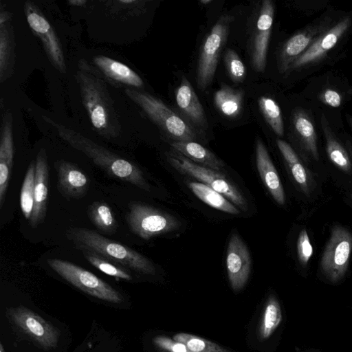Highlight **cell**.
<instances>
[{
    "instance_id": "cell-9",
    "label": "cell",
    "mask_w": 352,
    "mask_h": 352,
    "mask_svg": "<svg viewBox=\"0 0 352 352\" xmlns=\"http://www.w3.org/2000/svg\"><path fill=\"white\" fill-rule=\"evenodd\" d=\"M351 252L352 233L342 226H334L320 262L323 274L331 282L337 283L344 277Z\"/></svg>"
},
{
    "instance_id": "cell-14",
    "label": "cell",
    "mask_w": 352,
    "mask_h": 352,
    "mask_svg": "<svg viewBox=\"0 0 352 352\" xmlns=\"http://www.w3.org/2000/svg\"><path fill=\"white\" fill-rule=\"evenodd\" d=\"M57 172L58 189L69 199H80L88 191L89 181L87 175L75 164L65 160L54 163Z\"/></svg>"
},
{
    "instance_id": "cell-25",
    "label": "cell",
    "mask_w": 352,
    "mask_h": 352,
    "mask_svg": "<svg viewBox=\"0 0 352 352\" xmlns=\"http://www.w3.org/2000/svg\"><path fill=\"white\" fill-rule=\"evenodd\" d=\"M87 215L92 224L106 234H113L118 229V222L111 207L103 201H96L89 206Z\"/></svg>"
},
{
    "instance_id": "cell-26",
    "label": "cell",
    "mask_w": 352,
    "mask_h": 352,
    "mask_svg": "<svg viewBox=\"0 0 352 352\" xmlns=\"http://www.w3.org/2000/svg\"><path fill=\"white\" fill-rule=\"evenodd\" d=\"M293 123L296 133L306 148L317 160L318 157L317 137L313 123L302 111H298L294 114Z\"/></svg>"
},
{
    "instance_id": "cell-16",
    "label": "cell",
    "mask_w": 352,
    "mask_h": 352,
    "mask_svg": "<svg viewBox=\"0 0 352 352\" xmlns=\"http://www.w3.org/2000/svg\"><path fill=\"white\" fill-rule=\"evenodd\" d=\"M14 157L12 117L6 113L2 119L0 141V208L5 201Z\"/></svg>"
},
{
    "instance_id": "cell-24",
    "label": "cell",
    "mask_w": 352,
    "mask_h": 352,
    "mask_svg": "<svg viewBox=\"0 0 352 352\" xmlns=\"http://www.w3.org/2000/svg\"><path fill=\"white\" fill-rule=\"evenodd\" d=\"M311 41V36L305 33H298L292 36L284 44L280 52L279 70L281 72L288 70L292 64L308 48Z\"/></svg>"
},
{
    "instance_id": "cell-27",
    "label": "cell",
    "mask_w": 352,
    "mask_h": 352,
    "mask_svg": "<svg viewBox=\"0 0 352 352\" xmlns=\"http://www.w3.org/2000/svg\"><path fill=\"white\" fill-rule=\"evenodd\" d=\"M282 311L278 301L270 296L265 304L263 319L259 327L261 340L269 338L282 321Z\"/></svg>"
},
{
    "instance_id": "cell-8",
    "label": "cell",
    "mask_w": 352,
    "mask_h": 352,
    "mask_svg": "<svg viewBox=\"0 0 352 352\" xmlns=\"http://www.w3.org/2000/svg\"><path fill=\"white\" fill-rule=\"evenodd\" d=\"M126 221L131 232L144 240L177 230L179 226L177 219L169 214L135 202L129 204Z\"/></svg>"
},
{
    "instance_id": "cell-34",
    "label": "cell",
    "mask_w": 352,
    "mask_h": 352,
    "mask_svg": "<svg viewBox=\"0 0 352 352\" xmlns=\"http://www.w3.org/2000/svg\"><path fill=\"white\" fill-rule=\"evenodd\" d=\"M224 60L228 74L232 82H243L246 76V69L238 54L232 49H228L224 54Z\"/></svg>"
},
{
    "instance_id": "cell-35",
    "label": "cell",
    "mask_w": 352,
    "mask_h": 352,
    "mask_svg": "<svg viewBox=\"0 0 352 352\" xmlns=\"http://www.w3.org/2000/svg\"><path fill=\"white\" fill-rule=\"evenodd\" d=\"M11 53V40L6 23L0 24V78L2 82L6 75Z\"/></svg>"
},
{
    "instance_id": "cell-23",
    "label": "cell",
    "mask_w": 352,
    "mask_h": 352,
    "mask_svg": "<svg viewBox=\"0 0 352 352\" xmlns=\"http://www.w3.org/2000/svg\"><path fill=\"white\" fill-rule=\"evenodd\" d=\"M188 187L201 201L217 210L231 214L241 212L226 197L203 183L192 182L188 184Z\"/></svg>"
},
{
    "instance_id": "cell-32",
    "label": "cell",
    "mask_w": 352,
    "mask_h": 352,
    "mask_svg": "<svg viewBox=\"0 0 352 352\" xmlns=\"http://www.w3.org/2000/svg\"><path fill=\"white\" fill-rule=\"evenodd\" d=\"M173 340L183 343L192 352H229L213 342L189 333H177L173 336Z\"/></svg>"
},
{
    "instance_id": "cell-15",
    "label": "cell",
    "mask_w": 352,
    "mask_h": 352,
    "mask_svg": "<svg viewBox=\"0 0 352 352\" xmlns=\"http://www.w3.org/2000/svg\"><path fill=\"white\" fill-rule=\"evenodd\" d=\"M48 192L49 167L46 151L42 148L37 154L36 159L34 204L30 220L32 228L37 227L46 217Z\"/></svg>"
},
{
    "instance_id": "cell-13",
    "label": "cell",
    "mask_w": 352,
    "mask_h": 352,
    "mask_svg": "<svg viewBox=\"0 0 352 352\" xmlns=\"http://www.w3.org/2000/svg\"><path fill=\"white\" fill-rule=\"evenodd\" d=\"M226 268L232 289L241 290L246 284L251 269L250 252L241 238L233 233L227 249Z\"/></svg>"
},
{
    "instance_id": "cell-38",
    "label": "cell",
    "mask_w": 352,
    "mask_h": 352,
    "mask_svg": "<svg viewBox=\"0 0 352 352\" xmlns=\"http://www.w3.org/2000/svg\"><path fill=\"white\" fill-rule=\"evenodd\" d=\"M321 100L332 107H338L342 102L341 96L338 92L333 89H326L321 95Z\"/></svg>"
},
{
    "instance_id": "cell-41",
    "label": "cell",
    "mask_w": 352,
    "mask_h": 352,
    "mask_svg": "<svg viewBox=\"0 0 352 352\" xmlns=\"http://www.w3.org/2000/svg\"><path fill=\"white\" fill-rule=\"evenodd\" d=\"M203 4H207L211 2V0H201L200 1Z\"/></svg>"
},
{
    "instance_id": "cell-20",
    "label": "cell",
    "mask_w": 352,
    "mask_h": 352,
    "mask_svg": "<svg viewBox=\"0 0 352 352\" xmlns=\"http://www.w3.org/2000/svg\"><path fill=\"white\" fill-rule=\"evenodd\" d=\"M96 67L109 79L133 87H142L141 77L127 65L104 56L94 58Z\"/></svg>"
},
{
    "instance_id": "cell-33",
    "label": "cell",
    "mask_w": 352,
    "mask_h": 352,
    "mask_svg": "<svg viewBox=\"0 0 352 352\" xmlns=\"http://www.w3.org/2000/svg\"><path fill=\"white\" fill-rule=\"evenodd\" d=\"M327 153L330 160L340 170L349 172L351 164L349 155L342 146L325 130Z\"/></svg>"
},
{
    "instance_id": "cell-43",
    "label": "cell",
    "mask_w": 352,
    "mask_h": 352,
    "mask_svg": "<svg viewBox=\"0 0 352 352\" xmlns=\"http://www.w3.org/2000/svg\"><path fill=\"white\" fill-rule=\"evenodd\" d=\"M349 124H350L351 128L352 129V118H349Z\"/></svg>"
},
{
    "instance_id": "cell-2",
    "label": "cell",
    "mask_w": 352,
    "mask_h": 352,
    "mask_svg": "<svg viewBox=\"0 0 352 352\" xmlns=\"http://www.w3.org/2000/svg\"><path fill=\"white\" fill-rule=\"evenodd\" d=\"M76 79L92 126L104 138L116 137L119 124L104 81L85 59L78 63Z\"/></svg>"
},
{
    "instance_id": "cell-28",
    "label": "cell",
    "mask_w": 352,
    "mask_h": 352,
    "mask_svg": "<svg viewBox=\"0 0 352 352\" xmlns=\"http://www.w3.org/2000/svg\"><path fill=\"white\" fill-rule=\"evenodd\" d=\"M276 144L285 160L289 166L295 181L300 185L305 193H307V173L303 165L300 163L297 154L285 141L278 139Z\"/></svg>"
},
{
    "instance_id": "cell-40",
    "label": "cell",
    "mask_w": 352,
    "mask_h": 352,
    "mask_svg": "<svg viewBox=\"0 0 352 352\" xmlns=\"http://www.w3.org/2000/svg\"><path fill=\"white\" fill-rule=\"evenodd\" d=\"M67 3L71 6H82L86 3V0H69L67 1Z\"/></svg>"
},
{
    "instance_id": "cell-39",
    "label": "cell",
    "mask_w": 352,
    "mask_h": 352,
    "mask_svg": "<svg viewBox=\"0 0 352 352\" xmlns=\"http://www.w3.org/2000/svg\"><path fill=\"white\" fill-rule=\"evenodd\" d=\"M11 18V14L8 11H1L0 24L7 23Z\"/></svg>"
},
{
    "instance_id": "cell-10",
    "label": "cell",
    "mask_w": 352,
    "mask_h": 352,
    "mask_svg": "<svg viewBox=\"0 0 352 352\" xmlns=\"http://www.w3.org/2000/svg\"><path fill=\"white\" fill-rule=\"evenodd\" d=\"M274 15L273 2L270 0L262 1L255 16L248 45L252 66L257 72H264L266 67Z\"/></svg>"
},
{
    "instance_id": "cell-17",
    "label": "cell",
    "mask_w": 352,
    "mask_h": 352,
    "mask_svg": "<svg viewBox=\"0 0 352 352\" xmlns=\"http://www.w3.org/2000/svg\"><path fill=\"white\" fill-rule=\"evenodd\" d=\"M350 18L340 21L315 41L291 65L290 68H297L320 59L337 43L339 38L349 28Z\"/></svg>"
},
{
    "instance_id": "cell-6",
    "label": "cell",
    "mask_w": 352,
    "mask_h": 352,
    "mask_svg": "<svg viewBox=\"0 0 352 352\" xmlns=\"http://www.w3.org/2000/svg\"><path fill=\"white\" fill-rule=\"evenodd\" d=\"M168 160L173 167L180 173L188 175L212 188L242 210H248L246 199L224 175L198 165L177 151L170 154Z\"/></svg>"
},
{
    "instance_id": "cell-11",
    "label": "cell",
    "mask_w": 352,
    "mask_h": 352,
    "mask_svg": "<svg viewBox=\"0 0 352 352\" xmlns=\"http://www.w3.org/2000/svg\"><path fill=\"white\" fill-rule=\"evenodd\" d=\"M24 10L30 28L40 38L48 58L58 70L65 73L66 65L62 47L50 23L33 2L27 1Z\"/></svg>"
},
{
    "instance_id": "cell-12",
    "label": "cell",
    "mask_w": 352,
    "mask_h": 352,
    "mask_svg": "<svg viewBox=\"0 0 352 352\" xmlns=\"http://www.w3.org/2000/svg\"><path fill=\"white\" fill-rule=\"evenodd\" d=\"M8 314L16 326L45 349L57 345V330L34 311L20 306L9 309Z\"/></svg>"
},
{
    "instance_id": "cell-37",
    "label": "cell",
    "mask_w": 352,
    "mask_h": 352,
    "mask_svg": "<svg viewBox=\"0 0 352 352\" xmlns=\"http://www.w3.org/2000/svg\"><path fill=\"white\" fill-rule=\"evenodd\" d=\"M153 342L157 347L168 352H192L183 343L166 336H156L153 339Z\"/></svg>"
},
{
    "instance_id": "cell-22",
    "label": "cell",
    "mask_w": 352,
    "mask_h": 352,
    "mask_svg": "<svg viewBox=\"0 0 352 352\" xmlns=\"http://www.w3.org/2000/svg\"><path fill=\"white\" fill-rule=\"evenodd\" d=\"M243 91L226 85H221L214 94V102L217 109L225 116L234 118L241 113Z\"/></svg>"
},
{
    "instance_id": "cell-4",
    "label": "cell",
    "mask_w": 352,
    "mask_h": 352,
    "mask_svg": "<svg viewBox=\"0 0 352 352\" xmlns=\"http://www.w3.org/2000/svg\"><path fill=\"white\" fill-rule=\"evenodd\" d=\"M126 95L148 117L175 141H193L196 136L192 128L160 99L146 92L126 88Z\"/></svg>"
},
{
    "instance_id": "cell-7",
    "label": "cell",
    "mask_w": 352,
    "mask_h": 352,
    "mask_svg": "<svg viewBox=\"0 0 352 352\" xmlns=\"http://www.w3.org/2000/svg\"><path fill=\"white\" fill-rule=\"evenodd\" d=\"M47 263L63 279L86 294L113 303L122 301L116 289L80 266L58 258L47 259Z\"/></svg>"
},
{
    "instance_id": "cell-29",
    "label": "cell",
    "mask_w": 352,
    "mask_h": 352,
    "mask_svg": "<svg viewBox=\"0 0 352 352\" xmlns=\"http://www.w3.org/2000/svg\"><path fill=\"white\" fill-rule=\"evenodd\" d=\"M36 161L32 160L26 172L20 194V206L24 217L30 220L34 204Z\"/></svg>"
},
{
    "instance_id": "cell-21",
    "label": "cell",
    "mask_w": 352,
    "mask_h": 352,
    "mask_svg": "<svg viewBox=\"0 0 352 352\" xmlns=\"http://www.w3.org/2000/svg\"><path fill=\"white\" fill-rule=\"evenodd\" d=\"M170 144L177 152L198 165L217 171L224 166L223 162L212 152L197 142L173 141Z\"/></svg>"
},
{
    "instance_id": "cell-19",
    "label": "cell",
    "mask_w": 352,
    "mask_h": 352,
    "mask_svg": "<svg viewBox=\"0 0 352 352\" xmlns=\"http://www.w3.org/2000/svg\"><path fill=\"white\" fill-rule=\"evenodd\" d=\"M256 160L259 175L265 186L280 205L285 202V192L278 172L261 140L256 143Z\"/></svg>"
},
{
    "instance_id": "cell-36",
    "label": "cell",
    "mask_w": 352,
    "mask_h": 352,
    "mask_svg": "<svg viewBox=\"0 0 352 352\" xmlns=\"http://www.w3.org/2000/svg\"><path fill=\"white\" fill-rule=\"evenodd\" d=\"M297 253L302 265H306L313 255V247L305 229H302L299 234L297 241Z\"/></svg>"
},
{
    "instance_id": "cell-5",
    "label": "cell",
    "mask_w": 352,
    "mask_h": 352,
    "mask_svg": "<svg viewBox=\"0 0 352 352\" xmlns=\"http://www.w3.org/2000/svg\"><path fill=\"white\" fill-rule=\"evenodd\" d=\"M232 15H221L204 40L199 50L197 67V85L204 90L212 82L221 50L228 39Z\"/></svg>"
},
{
    "instance_id": "cell-18",
    "label": "cell",
    "mask_w": 352,
    "mask_h": 352,
    "mask_svg": "<svg viewBox=\"0 0 352 352\" xmlns=\"http://www.w3.org/2000/svg\"><path fill=\"white\" fill-rule=\"evenodd\" d=\"M175 100L180 111L194 125L201 129L207 128V118L202 104L185 76L175 90Z\"/></svg>"
},
{
    "instance_id": "cell-30",
    "label": "cell",
    "mask_w": 352,
    "mask_h": 352,
    "mask_svg": "<svg viewBox=\"0 0 352 352\" xmlns=\"http://www.w3.org/2000/svg\"><path fill=\"white\" fill-rule=\"evenodd\" d=\"M258 105L263 118L274 132L283 136L284 125L278 104L273 98L262 96L258 99Z\"/></svg>"
},
{
    "instance_id": "cell-1",
    "label": "cell",
    "mask_w": 352,
    "mask_h": 352,
    "mask_svg": "<svg viewBox=\"0 0 352 352\" xmlns=\"http://www.w3.org/2000/svg\"><path fill=\"white\" fill-rule=\"evenodd\" d=\"M43 119L54 126L64 141L84 153L109 176L129 182L144 190H149L150 186L142 170L133 163L48 117L43 116Z\"/></svg>"
},
{
    "instance_id": "cell-31",
    "label": "cell",
    "mask_w": 352,
    "mask_h": 352,
    "mask_svg": "<svg viewBox=\"0 0 352 352\" xmlns=\"http://www.w3.org/2000/svg\"><path fill=\"white\" fill-rule=\"evenodd\" d=\"M86 260L102 272L126 280L132 279L129 270L111 262L102 256L87 250H80Z\"/></svg>"
},
{
    "instance_id": "cell-3",
    "label": "cell",
    "mask_w": 352,
    "mask_h": 352,
    "mask_svg": "<svg viewBox=\"0 0 352 352\" xmlns=\"http://www.w3.org/2000/svg\"><path fill=\"white\" fill-rule=\"evenodd\" d=\"M65 236L79 250L94 252L138 273L154 274L155 272L153 263L145 256L96 231L85 228L72 227L67 230Z\"/></svg>"
},
{
    "instance_id": "cell-42",
    "label": "cell",
    "mask_w": 352,
    "mask_h": 352,
    "mask_svg": "<svg viewBox=\"0 0 352 352\" xmlns=\"http://www.w3.org/2000/svg\"><path fill=\"white\" fill-rule=\"evenodd\" d=\"M0 352H5L3 346L2 344H0Z\"/></svg>"
}]
</instances>
